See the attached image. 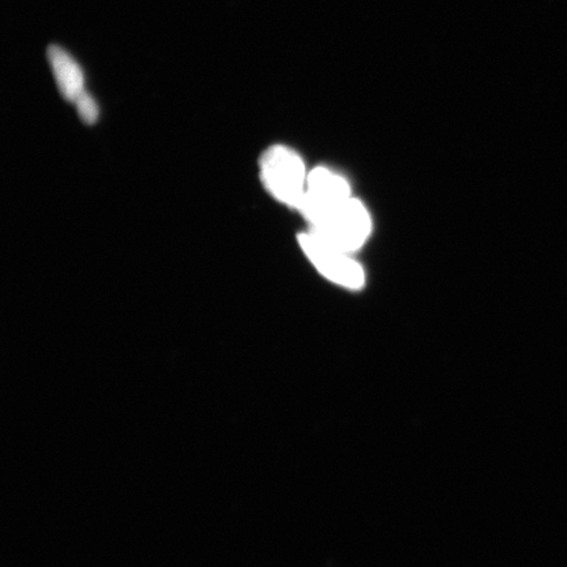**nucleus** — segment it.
<instances>
[{
	"mask_svg": "<svg viewBox=\"0 0 567 567\" xmlns=\"http://www.w3.org/2000/svg\"><path fill=\"white\" fill-rule=\"evenodd\" d=\"M260 177L276 200L299 210L307 193V167L299 154L282 145L269 147L260 158Z\"/></svg>",
	"mask_w": 567,
	"mask_h": 567,
	"instance_id": "obj_1",
	"label": "nucleus"
},
{
	"mask_svg": "<svg viewBox=\"0 0 567 567\" xmlns=\"http://www.w3.org/2000/svg\"><path fill=\"white\" fill-rule=\"evenodd\" d=\"M310 226L319 237L351 254L363 247L372 231L370 212L353 197L323 213Z\"/></svg>",
	"mask_w": 567,
	"mask_h": 567,
	"instance_id": "obj_2",
	"label": "nucleus"
},
{
	"mask_svg": "<svg viewBox=\"0 0 567 567\" xmlns=\"http://www.w3.org/2000/svg\"><path fill=\"white\" fill-rule=\"evenodd\" d=\"M299 244L305 255L326 279L347 289H360L364 286V269L343 248L319 237L315 231L302 233Z\"/></svg>",
	"mask_w": 567,
	"mask_h": 567,
	"instance_id": "obj_3",
	"label": "nucleus"
},
{
	"mask_svg": "<svg viewBox=\"0 0 567 567\" xmlns=\"http://www.w3.org/2000/svg\"><path fill=\"white\" fill-rule=\"evenodd\" d=\"M350 183L346 177L328 167H317L309 173L307 193L299 210L311 225L323 213L351 198Z\"/></svg>",
	"mask_w": 567,
	"mask_h": 567,
	"instance_id": "obj_4",
	"label": "nucleus"
},
{
	"mask_svg": "<svg viewBox=\"0 0 567 567\" xmlns=\"http://www.w3.org/2000/svg\"><path fill=\"white\" fill-rule=\"evenodd\" d=\"M48 59L51 62L56 86L61 95L69 102L75 103L84 90L83 71L76 61L62 48L51 45L48 48Z\"/></svg>",
	"mask_w": 567,
	"mask_h": 567,
	"instance_id": "obj_5",
	"label": "nucleus"
},
{
	"mask_svg": "<svg viewBox=\"0 0 567 567\" xmlns=\"http://www.w3.org/2000/svg\"><path fill=\"white\" fill-rule=\"evenodd\" d=\"M78 113H80L83 123L92 125L96 123L99 117V106L95 102V99L92 97L89 92H83V94L76 99L75 101Z\"/></svg>",
	"mask_w": 567,
	"mask_h": 567,
	"instance_id": "obj_6",
	"label": "nucleus"
}]
</instances>
